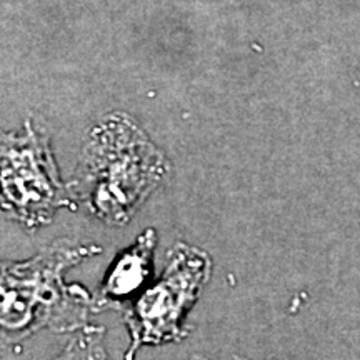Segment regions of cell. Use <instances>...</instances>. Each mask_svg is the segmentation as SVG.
<instances>
[{"instance_id": "1", "label": "cell", "mask_w": 360, "mask_h": 360, "mask_svg": "<svg viewBox=\"0 0 360 360\" xmlns=\"http://www.w3.org/2000/svg\"><path fill=\"white\" fill-rule=\"evenodd\" d=\"M97 245L58 240L25 262L2 267L4 345L19 344L35 332L49 328L57 334L82 330L94 312L92 295L84 287L65 282L67 269L94 257Z\"/></svg>"}, {"instance_id": "2", "label": "cell", "mask_w": 360, "mask_h": 360, "mask_svg": "<svg viewBox=\"0 0 360 360\" xmlns=\"http://www.w3.org/2000/svg\"><path fill=\"white\" fill-rule=\"evenodd\" d=\"M89 204L98 217L124 224L165 172L162 157L139 135L107 132L89 148Z\"/></svg>"}, {"instance_id": "3", "label": "cell", "mask_w": 360, "mask_h": 360, "mask_svg": "<svg viewBox=\"0 0 360 360\" xmlns=\"http://www.w3.org/2000/svg\"><path fill=\"white\" fill-rule=\"evenodd\" d=\"M210 272L212 262L207 252L187 244H175L170 249L162 277L132 309L124 310L130 334L125 360H134L143 345L170 344L187 335L184 317L199 299Z\"/></svg>"}, {"instance_id": "4", "label": "cell", "mask_w": 360, "mask_h": 360, "mask_svg": "<svg viewBox=\"0 0 360 360\" xmlns=\"http://www.w3.org/2000/svg\"><path fill=\"white\" fill-rule=\"evenodd\" d=\"M67 204L44 148L35 143L8 148L4 162V205L8 215L27 227H39Z\"/></svg>"}, {"instance_id": "5", "label": "cell", "mask_w": 360, "mask_h": 360, "mask_svg": "<svg viewBox=\"0 0 360 360\" xmlns=\"http://www.w3.org/2000/svg\"><path fill=\"white\" fill-rule=\"evenodd\" d=\"M155 244V232H143L137 242L115 260L105 282L92 295L94 312L119 307L125 295L132 294L137 287H141L150 270Z\"/></svg>"}, {"instance_id": "6", "label": "cell", "mask_w": 360, "mask_h": 360, "mask_svg": "<svg viewBox=\"0 0 360 360\" xmlns=\"http://www.w3.org/2000/svg\"><path fill=\"white\" fill-rule=\"evenodd\" d=\"M52 360H107L103 349V328L84 327L67 347Z\"/></svg>"}, {"instance_id": "7", "label": "cell", "mask_w": 360, "mask_h": 360, "mask_svg": "<svg viewBox=\"0 0 360 360\" xmlns=\"http://www.w3.org/2000/svg\"><path fill=\"white\" fill-rule=\"evenodd\" d=\"M191 360H249L238 355H195Z\"/></svg>"}]
</instances>
